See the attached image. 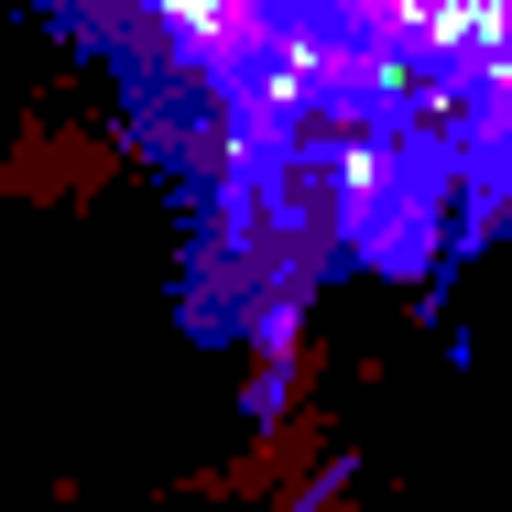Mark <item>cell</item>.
<instances>
[{
	"instance_id": "6da1fadb",
	"label": "cell",
	"mask_w": 512,
	"mask_h": 512,
	"mask_svg": "<svg viewBox=\"0 0 512 512\" xmlns=\"http://www.w3.org/2000/svg\"><path fill=\"white\" fill-rule=\"evenodd\" d=\"M251 273L512 240V0H66Z\"/></svg>"
}]
</instances>
